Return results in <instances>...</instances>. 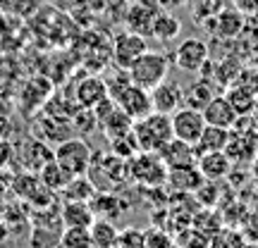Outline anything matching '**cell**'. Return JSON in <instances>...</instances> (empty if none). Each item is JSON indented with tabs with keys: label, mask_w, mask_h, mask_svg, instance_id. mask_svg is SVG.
Returning a JSON list of instances; mask_svg holds the SVG:
<instances>
[{
	"label": "cell",
	"mask_w": 258,
	"mask_h": 248,
	"mask_svg": "<svg viewBox=\"0 0 258 248\" xmlns=\"http://www.w3.org/2000/svg\"><path fill=\"white\" fill-rule=\"evenodd\" d=\"M132 131H134L141 153H160L175 138L170 115H160V112H151L146 117L137 120L132 124Z\"/></svg>",
	"instance_id": "cell-1"
},
{
	"label": "cell",
	"mask_w": 258,
	"mask_h": 248,
	"mask_svg": "<svg viewBox=\"0 0 258 248\" xmlns=\"http://www.w3.org/2000/svg\"><path fill=\"white\" fill-rule=\"evenodd\" d=\"M127 72H129L132 84H137V86L146 89V91H153L158 84H163L167 79L170 62H167L165 53H160V50H146Z\"/></svg>",
	"instance_id": "cell-2"
},
{
	"label": "cell",
	"mask_w": 258,
	"mask_h": 248,
	"mask_svg": "<svg viewBox=\"0 0 258 248\" xmlns=\"http://www.w3.org/2000/svg\"><path fill=\"white\" fill-rule=\"evenodd\" d=\"M53 160L60 165V170L67 177H84L89 175V170H91L93 153L91 146L84 138H67L55 148Z\"/></svg>",
	"instance_id": "cell-3"
},
{
	"label": "cell",
	"mask_w": 258,
	"mask_h": 248,
	"mask_svg": "<svg viewBox=\"0 0 258 248\" xmlns=\"http://www.w3.org/2000/svg\"><path fill=\"white\" fill-rule=\"evenodd\" d=\"M129 177L141 186L158 189L167 182V165L158 153H137L129 160Z\"/></svg>",
	"instance_id": "cell-4"
},
{
	"label": "cell",
	"mask_w": 258,
	"mask_h": 248,
	"mask_svg": "<svg viewBox=\"0 0 258 248\" xmlns=\"http://www.w3.org/2000/svg\"><path fill=\"white\" fill-rule=\"evenodd\" d=\"M175 60L177 69L182 72H189V74H196L203 69V64L211 60V46L199 36H189V38H182V43L175 48Z\"/></svg>",
	"instance_id": "cell-5"
},
{
	"label": "cell",
	"mask_w": 258,
	"mask_h": 248,
	"mask_svg": "<svg viewBox=\"0 0 258 248\" xmlns=\"http://www.w3.org/2000/svg\"><path fill=\"white\" fill-rule=\"evenodd\" d=\"M146 50H148V43L144 36L132 34V31H122V34H117L115 41H112V62H115L117 69H124V72H127L129 67L137 62Z\"/></svg>",
	"instance_id": "cell-6"
},
{
	"label": "cell",
	"mask_w": 258,
	"mask_h": 248,
	"mask_svg": "<svg viewBox=\"0 0 258 248\" xmlns=\"http://www.w3.org/2000/svg\"><path fill=\"white\" fill-rule=\"evenodd\" d=\"M112 101L117 103V108H120L132 122H137V120H141V117H146V115L153 112L151 91L141 89V86H137V84H127Z\"/></svg>",
	"instance_id": "cell-7"
},
{
	"label": "cell",
	"mask_w": 258,
	"mask_h": 248,
	"mask_svg": "<svg viewBox=\"0 0 258 248\" xmlns=\"http://www.w3.org/2000/svg\"><path fill=\"white\" fill-rule=\"evenodd\" d=\"M170 120H172V134H175V138L184 141V143H191V146L201 138L203 129H206L203 112L194 110V108H186V105H182L175 115H170Z\"/></svg>",
	"instance_id": "cell-8"
},
{
	"label": "cell",
	"mask_w": 258,
	"mask_h": 248,
	"mask_svg": "<svg viewBox=\"0 0 258 248\" xmlns=\"http://www.w3.org/2000/svg\"><path fill=\"white\" fill-rule=\"evenodd\" d=\"M160 10L163 8H160L158 0H137V3H132L127 10V31L148 38L151 36L153 19L158 17Z\"/></svg>",
	"instance_id": "cell-9"
},
{
	"label": "cell",
	"mask_w": 258,
	"mask_h": 248,
	"mask_svg": "<svg viewBox=\"0 0 258 248\" xmlns=\"http://www.w3.org/2000/svg\"><path fill=\"white\" fill-rule=\"evenodd\" d=\"M151 103H153V112L175 115L184 105V89L177 81H172V79H165L151 91Z\"/></svg>",
	"instance_id": "cell-10"
},
{
	"label": "cell",
	"mask_w": 258,
	"mask_h": 248,
	"mask_svg": "<svg viewBox=\"0 0 258 248\" xmlns=\"http://www.w3.org/2000/svg\"><path fill=\"white\" fill-rule=\"evenodd\" d=\"M105 98H110V91H108V81L103 79V76H84L82 81L77 84V89H74V101L79 108L84 110H93L96 105H101Z\"/></svg>",
	"instance_id": "cell-11"
},
{
	"label": "cell",
	"mask_w": 258,
	"mask_h": 248,
	"mask_svg": "<svg viewBox=\"0 0 258 248\" xmlns=\"http://www.w3.org/2000/svg\"><path fill=\"white\" fill-rule=\"evenodd\" d=\"M203 120L208 127H220V129H234L237 120H239V115L237 110L232 108V103L225 98V96H215L208 105H206V110H203Z\"/></svg>",
	"instance_id": "cell-12"
},
{
	"label": "cell",
	"mask_w": 258,
	"mask_h": 248,
	"mask_svg": "<svg viewBox=\"0 0 258 248\" xmlns=\"http://www.w3.org/2000/svg\"><path fill=\"white\" fill-rule=\"evenodd\" d=\"M232 162L230 155L220 150V153H206L196 160V167H199V172L203 175V179H208V182H220L225 177H230L232 172Z\"/></svg>",
	"instance_id": "cell-13"
},
{
	"label": "cell",
	"mask_w": 258,
	"mask_h": 248,
	"mask_svg": "<svg viewBox=\"0 0 258 248\" xmlns=\"http://www.w3.org/2000/svg\"><path fill=\"white\" fill-rule=\"evenodd\" d=\"M170 189L175 193H196L199 186L203 184V175L199 172L196 165L189 167H175V170H167V182Z\"/></svg>",
	"instance_id": "cell-14"
},
{
	"label": "cell",
	"mask_w": 258,
	"mask_h": 248,
	"mask_svg": "<svg viewBox=\"0 0 258 248\" xmlns=\"http://www.w3.org/2000/svg\"><path fill=\"white\" fill-rule=\"evenodd\" d=\"M158 155L163 157V162L167 165V170H175V167H189L196 165V150H194L191 143H184L179 138H172Z\"/></svg>",
	"instance_id": "cell-15"
},
{
	"label": "cell",
	"mask_w": 258,
	"mask_h": 248,
	"mask_svg": "<svg viewBox=\"0 0 258 248\" xmlns=\"http://www.w3.org/2000/svg\"><path fill=\"white\" fill-rule=\"evenodd\" d=\"M232 138V129H220V127H208L203 129L201 138L194 143V150H196V157L206 155V153H220L227 148Z\"/></svg>",
	"instance_id": "cell-16"
},
{
	"label": "cell",
	"mask_w": 258,
	"mask_h": 248,
	"mask_svg": "<svg viewBox=\"0 0 258 248\" xmlns=\"http://www.w3.org/2000/svg\"><path fill=\"white\" fill-rule=\"evenodd\" d=\"M91 210H93V215H96V217H103V220L115 222L117 217H122V215H124V210H127V203L122 201L120 196H115V193L98 191L96 196H93V201H91Z\"/></svg>",
	"instance_id": "cell-17"
},
{
	"label": "cell",
	"mask_w": 258,
	"mask_h": 248,
	"mask_svg": "<svg viewBox=\"0 0 258 248\" xmlns=\"http://www.w3.org/2000/svg\"><path fill=\"white\" fill-rule=\"evenodd\" d=\"M182 34V22L167 12V10H160L158 17L153 19V27H151V38H156L158 43H172L175 38H179Z\"/></svg>",
	"instance_id": "cell-18"
},
{
	"label": "cell",
	"mask_w": 258,
	"mask_h": 248,
	"mask_svg": "<svg viewBox=\"0 0 258 248\" xmlns=\"http://www.w3.org/2000/svg\"><path fill=\"white\" fill-rule=\"evenodd\" d=\"M96 193L98 191H96V184L91 182V177L84 175L72 177L60 191V196H62V203H91Z\"/></svg>",
	"instance_id": "cell-19"
},
{
	"label": "cell",
	"mask_w": 258,
	"mask_h": 248,
	"mask_svg": "<svg viewBox=\"0 0 258 248\" xmlns=\"http://www.w3.org/2000/svg\"><path fill=\"white\" fill-rule=\"evenodd\" d=\"M215 96H218V91H215L213 81H208V79H199V81L189 84V86L184 89V105L186 108H194V110L203 112L206 110V105H208Z\"/></svg>",
	"instance_id": "cell-20"
},
{
	"label": "cell",
	"mask_w": 258,
	"mask_h": 248,
	"mask_svg": "<svg viewBox=\"0 0 258 248\" xmlns=\"http://www.w3.org/2000/svg\"><path fill=\"white\" fill-rule=\"evenodd\" d=\"M96 215L91 210V203H62L60 222L62 227H91Z\"/></svg>",
	"instance_id": "cell-21"
},
{
	"label": "cell",
	"mask_w": 258,
	"mask_h": 248,
	"mask_svg": "<svg viewBox=\"0 0 258 248\" xmlns=\"http://www.w3.org/2000/svg\"><path fill=\"white\" fill-rule=\"evenodd\" d=\"M89 231H91V246L93 248H117L120 229L115 227V222L96 217L93 224L89 227Z\"/></svg>",
	"instance_id": "cell-22"
},
{
	"label": "cell",
	"mask_w": 258,
	"mask_h": 248,
	"mask_svg": "<svg viewBox=\"0 0 258 248\" xmlns=\"http://www.w3.org/2000/svg\"><path fill=\"white\" fill-rule=\"evenodd\" d=\"M132 124H134V122L129 120V117L120 110V108H115V110H112L110 115H108V117L98 124V129L105 134V138H108V141H115V138H120V136H124V134H129V131H132Z\"/></svg>",
	"instance_id": "cell-23"
},
{
	"label": "cell",
	"mask_w": 258,
	"mask_h": 248,
	"mask_svg": "<svg viewBox=\"0 0 258 248\" xmlns=\"http://www.w3.org/2000/svg\"><path fill=\"white\" fill-rule=\"evenodd\" d=\"M70 179H72V177L64 175V172L60 170V165H57L55 160H48L46 165L38 170V182L46 186L48 191H62L64 184H67Z\"/></svg>",
	"instance_id": "cell-24"
},
{
	"label": "cell",
	"mask_w": 258,
	"mask_h": 248,
	"mask_svg": "<svg viewBox=\"0 0 258 248\" xmlns=\"http://www.w3.org/2000/svg\"><path fill=\"white\" fill-rule=\"evenodd\" d=\"M225 98L232 103V108L237 110V115H239V117H241V115H251V112H253V108H256V96H253V91L244 89V84H239V86H232Z\"/></svg>",
	"instance_id": "cell-25"
},
{
	"label": "cell",
	"mask_w": 258,
	"mask_h": 248,
	"mask_svg": "<svg viewBox=\"0 0 258 248\" xmlns=\"http://www.w3.org/2000/svg\"><path fill=\"white\" fill-rule=\"evenodd\" d=\"M60 246L62 248H93L89 227H64V231L60 234Z\"/></svg>",
	"instance_id": "cell-26"
},
{
	"label": "cell",
	"mask_w": 258,
	"mask_h": 248,
	"mask_svg": "<svg viewBox=\"0 0 258 248\" xmlns=\"http://www.w3.org/2000/svg\"><path fill=\"white\" fill-rule=\"evenodd\" d=\"M246 239L239 229H232V227H222L215 236L208 239V248H244Z\"/></svg>",
	"instance_id": "cell-27"
},
{
	"label": "cell",
	"mask_w": 258,
	"mask_h": 248,
	"mask_svg": "<svg viewBox=\"0 0 258 248\" xmlns=\"http://www.w3.org/2000/svg\"><path fill=\"white\" fill-rule=\"evenodd\" d=\"M110 148H112V153H115V155L124 157V160H132L137 153H141V150H139L137 138H134V131H129V134H124V136L110 141Z\"/></svg>",
	"instance_id": "cell-28"
},
{
	"label": "cell",
	"mask_w": 258,
	"mask_h": 248,
	"mask_svg": "<svg viewBox=\"0 0 258 248\" xmlns=\"http://www.w3.org/2000/svg\"><path fill=\"white\" fill-rule=\"evenodd\" d=\"M117 248H146V231L139 227H124L117 236Z\"/></svg>",
	"instance_id": "cell-29"
},
{
	"label": "cell",
	"mask_w": 258,
	"mask_h": 248,
	"mask_svg": "<svg viewBox=\"0 0 258 248\" xmlns=\"http://www.w3.org/2000/svg\"><path fill=\"white\" fill-rule=\"evenodd\" d=\"M220 34H225V36H237L241 29H244V19H241V15L237 12V10H227V12H220Z\"/></svg>",
	"instance_id": "cell-30"
},
{
	"label": "cell",
	"mask_w": 258,
	"mask_h": 248,
	"mask_svg": "<svg viewBox=\"0 0 258 248\" xmlns=\"http://www.w3.org/2000/svg\"><path fill=\"white\" fill-rule=\"evenodd\" d=\"M17 157V148L12 146L10 138H0V172L12 165V160Z\"/></svg>",
	"instance_id": "cell-31"
},
{
	"label": "cell",
	"mask_w": 258,
	"mask_h": 248,
	"mask_svg": "<svg viewBox=\"0 0 258 248\" xmlns=\"http://www.w3.org/2000/svg\"><path fill=\"white\" fill-rule=\"evenodd\" d=\"M12 134V120L10 115H0V138H8Z\"/></svg>",
	"instance_id": "cell-32"
},
{
	"label": "cell",
	"mask_w": 258,
	"mask_h": 248,
	"mask_svg": "<svg viewBox=\"0 0 258 248\" xmlns=\"http://www.w3.org/2000/svg\"><path fill=\"white\" fill-rule=\"evenodd\" d=\"M0 115H10V108L3 101H0Z\"/></svg>",
	"instance_id": "cell-33"
},
{
	"label": "cell",
	"mask_w": 258,
	"mask_h": 248,
	"mask_svg": "<svg viewBox=\"0 0 258 248\" xmlns=\"http://www.w3.org/2000/svg\"><path fill=\"white\" fill-rule=\"evenodd\" d=\"M5 191H8V189H5V186L0 184V203H3V198H5Z\"/></svg>",
	"instance_id": "cell-34"
}]
</instances>
